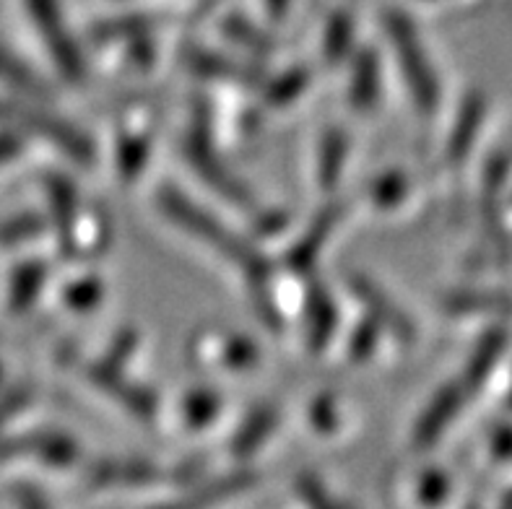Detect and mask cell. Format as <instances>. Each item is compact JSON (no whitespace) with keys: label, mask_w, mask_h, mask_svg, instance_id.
<instances>
[{"label":"cell","mask_w":512,"mask_h":509,"mask_svg":"<svg viewBox=\"0 0 512 509\" xmlns=\"http://www.w3.org/2000/svg\"><path fill=\"white\" fill-rule=\"evenodd\" d=\"M26 8H29L34 24L45 37V45L52 58H55V63L63 71H68L65 76H78V55L63 24L58 0H26Z\"/></svg>","instance_id":"1"},{"label":"cell","mask_w":512,"mask_h":509,"mask_svg":"<svg viewBox=\"0 0 512 509\" xmlns=\"http://www.w3.org/2000/svg\"><path fill=\"white\" fill-rule=\"evenodd\" d=\"M0 81H6V84L11 86H19V89L26 91H45L42 84H37V78L32 76V71L16 58H11L6 50H0Z\"/></svg>","instance_id":"2"},{"label":"cell","mask_w":512,"mask_h":509,"mask_svg":"<svg viewBox=\"0 0 512 509\" xmlns=\"http://www.w3.org/2000/svg\"><path fill=\"white\" fill-rule=\"evenodd\" d=\"M19 151V141L11 136H0V167L8 162V159H13V154Z\"/></svg>","instance_id":"3"}]
</instances>
